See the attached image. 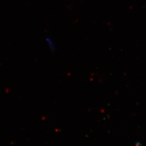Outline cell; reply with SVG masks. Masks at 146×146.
<instances>
[{
    "mask_svg": "<svg viewBox=\"0 0 146 146\" xmlns=\"http://www.w3.org/2000/svg\"><path fill=\"white\" fill-rule=\"evenodd\" d=\"M46 41L48 42V44L49 45V48L51 49H53L54 48V44H53V42L51 38H47Z\"/></svg>",
    "mask_w": 146,
    "mask_h": 146,
    "instance_id": "obj_1",
    "label": "cell"
}]
</instances>
